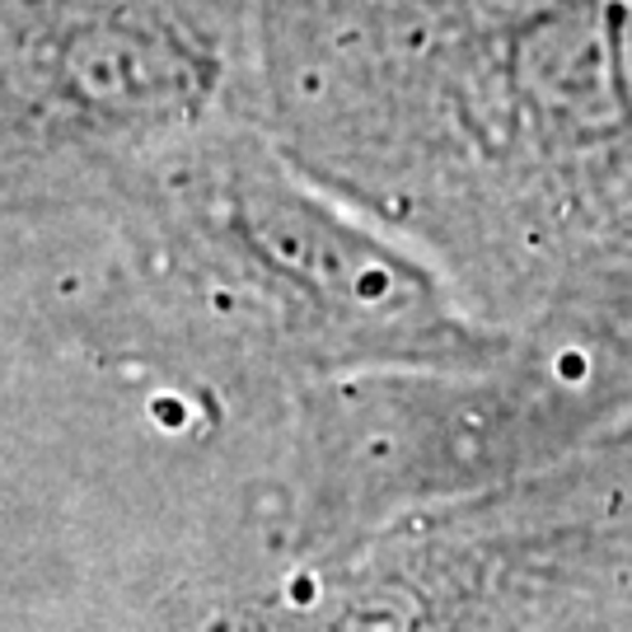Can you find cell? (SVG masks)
I'll list each match as a JSON object with an SVG mask.
<instances>
[{
	"instance_id": "6da1fadb",
	"label": "cell",
	"mask_w": 632,
	"mask_h": 632,
	"mask_svg": "<svg viewBox=\"0 0 632 632\" xmlns=\"http://www.w3.org/2000/svg\"><path fill=\"white\" fill-rule=\"evenodd\" d=\"M623 632H632V619H628V623H623Z\"/></svg>"
}]
</instances>
